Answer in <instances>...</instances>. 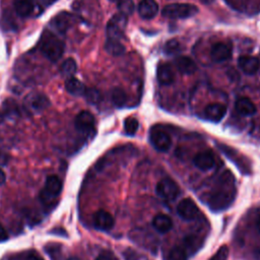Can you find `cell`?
I'll return each mask as SVG.
<instances>
[{
    "label": "cell",
    "mask_w": 260,
    "mask_h": 260,
    "mask_svg": "<svg viewBox=\"0 0 260 260\" xmlns=\"http://www.w3.org/2000/svg\"><path fill=\"white\" fill-rule=\"evenodd\" d=\"M236 110L242 116H252L256 113V107L254 103L248 98H240L236 102Z\"/></svg>",
    "instance_id": "obj_21"
},
{
    "label": "cell",
    "mask_w": 260,
    "mask_h": 260,
    "mask_svg": "<svg viewBox=\"0 0 260 260\" xmlns=\"http://www.w3.org/2000/svg\"><path fill=\"white\" fill-rule=\"evenodd\" d=\"M46 253L50 256L52 260H64L63 258V249L60 245L56 244H48L45 247Z\"/></svg>",
    "instance_id": "obj_27"
},
{
    "label": "cell",
    "mask_w": 260,
    "mask_h": 260,
    "mask_svg": "<svg viewBox=\"0 0 260 260\" xmlns=\"http://www.w3.org/2000/svg\"><path fill=\"white\" fill-rule=\"evenodd\" d=\"M158 12V4L155 0H141L138 4V13L143 19H151Z\"/></svg>",
    "instance_id": "obj_15"
},
{
    "label": "cell",
    "mask_w": 260,
    "mask_h": 260,
    "mask_svg": "<svg viewBox=\"0 0 260 260\" xmlns=\"http://www.w3.org/2000/svg\"><path fill=\"white\" fill-rule=\"evenodd\" d=\"M168 259L169 260H187L188 253L183 246H175L170 250Z\"/></svg>",
    "instance_id": "obj_28"
},
{
    "label": "cell",
    "mask_w": 260,
    "mask_h": 260,
    "mask_svg": "<svg viewBox=\"0 0 260 260\" xmlns=\"http://www.w3.org/2000/svg\"><path fill=\"white\" fill-rule=\"evenodd\" d=\"M156 76H157V80L160 84L169 85V84L173 83V81L175 79V73H174L173 67L167 63L159 64L157 67Z\"/></svg>",
    "instance_id": "obj_18"
},
{
    "label": "cell",
    "mask_w": 260,
    "mask_h": 260,
    "mask_svg": "<svg viewBox=\"0 0 260 260\" xmlns=\"http://www.w3.org/2000/svg\"><path fill=\"white\" fill-rule=\"evenodd\" d=\"M62 191V182L55 176H49L45 182V186L40 192V200L45 205H50L59 196Z\"/></svg>",
    "instance_id": "obj_4"
},
{
    "label": "cell",
    "mask_w": 260,
    "mask_h": 260,
    "mask_svg": "<svg viewBox=\"0 0 260 260\" xmlns=\"http://www.w3.org/2000/svg\"><path fill=\"white\" fill-rule=\"evenodd\" d=\"M152 225L153 228L161 234L168 233L173 228V221L170 216L164 213L156 214L152 219Z\"/></svg>",
    "instance_id": "obj_22"
},
{
    "label": "cell",
    "mask_w": 260,
    "mask_h": 260,
    "mask_svg": "<svg viewBox=\"0 0 260 260\" xmlns=\"http://www.w3.org/2000/svg\"><path fill=\"white\" fill-rule=\"evenodd\" d=\"M254 257L257 259V260H260V248L256 249L254 251Z\"/></svg>",
    "instance_id": "obj_40"
},
{
    "label": "cell",
    "mask_w": 260,
    "mask_h": 260,
    "mask_svg": "<svg viewBox=\"0 0 260 260\" xmlns=\"http://www.w3.org/2000/svg\"><path fill=\"white\" fill-rule=\"evenodd\" d=\"M236 197L234 176L230 171L223 172L215 187L208 193L207 205L213 211H221L231 206Z\"/></svg>",
    "instance_id": "obj_1"
},
{
    "label": "cell",
    "mask_w": 260,
    "mask_h": 260,
    "mask_svg": "<svg viewBox=\"0 0 260 260\" xmlns=\"http://www.w3.org/2000/svg\"><path fill=\"white\" fill-rule=\"evenodd\" d=\"M93 224L96 229L102 231L111 230L114 225V217L112 214L106 210H99L93 214Z\"/></svg>",
    "instance_id": "obj_12"
},
{
    "label": "cell",
    "mask_w": 260,
    "mask_h": 260,
    "mask_svg": "<svg viewBox=\"0 0 260 260\" xmlns=\"http://www.w3.org/2000/svg\"><path fill=\"white\" fill-rule=\"evenodd\" d=\"M127 24V16L122 13L115 14L107 24V35L110 40L119 41L124 34V29Z\"/></svg>",
    "instance_id": "obj_6"
},
{
    "label": "cell",
    "mask_w": 260,
    "mask_h": 260,
    "mask_svg": "<svg viewBox=\"0 0 260 260\" xmlns=\"http://www.w3.org/2000/svg\"><path fill=\"white\" fill-rule=\"evenodd\" d=\"M8 239V234L5 230V228L0 223V242L6 241Z\"/></svg>",
    "instance_id": "obj_37"
},
{
    "label": "cell",
    "mask_w": 260,
    "mask_h": 260,
    "mask_svg": "<svg viewBox=\"0 0 260 260\" xmlns=\"http://www.w3.org/2000/svg\"><path fill=\"white\" fill-rule=\"evenodd\" d=\"M198 12V7L190 3H172L165 6L161 10V14L168 18H187L195 15Z\"/></svg>",
    "instance_id": "obj_3"
},
{
    "label": "cell",
    "mask_w": 260,
    "mask_h": 260,
    "mask_svg": "<svg viewBox=\"0 0 260 260\" xmlns=\"http://www.w3.org/2000/svg\"><path fill=\"white\" fill-rule=\"evenodd\" d=\"M181 50V44L177 40H170L166 43L164 51L166 54L173 55L178 53Z\"/></svg>",
    "instance_id": "obj_32"
},
{
    "label": "cell",
    "mask_w": 260,
    "mask_h": 260,
    "mask_svg": "<svg viewBox=\"0 0 260 260\" xmlns=\"http://www.w3.org/2000/svg\"><path fill=\"white\" fill-rule=\"evenodd\" d=\"M8 160L7 154L0 148V165H5Z\"/></svg>",
    "instance_id": "obj_38"
},
{
    "label": "cell",
    "mask_w": 260,
    "mask_h": 260,
    "mask_svg": "<svg viewBox=\"0 0 260 260\" xmlns=\"http://www.w3.org/2000/svg\"><path fill=\"white\" fill-rule=\"evenodd\" d=\"M256 226H257V230H258V232L260 233V212L258 213V216H257V220H256Z\"/></svg>",
    "instance_id": "obj_41"
},
{
    "label": "cell",
    "mask_w": 260,
    "mask_h": 260,
    "mask_svg": "<svg viewBox=\"0 0 260 260\" xmlns=\"http://www.w3.org/2000/svg\"><path fill=\"white\" fill-rule=\"evenodd\" d=\"M201 240L196 235H187L184 239V248L187 251H191V253H195L201 246Z\"/></svg>",
    "instance_id": "obj_26"
},
{
    "label": "cell",
    "mask_w": 260,
    "mask_h": 260,
    "mask_svg": "<svg viewBox=\"0 0 260 260\" xmlns=\"http://www.w3.org/2000/svg\"><path fill=\"white\" fill-rule=\"evenodd\" d=\"M13 8L20 17H28L35 10V3L32 0H13Z\"/></svg>",
    "instance_id": "obj_19"
},
{
    "label": "cell",
    "mask_w": 260,
    "mask_h": 260,
    "mask_svg": "<svg viewBox=\"0 0 260 260\" xmlns=\"http://www.w3.org/2000/svg\"><path fill=\"white\" fill-rule=\"evenodd\" d=\"M176 68L183 74H192L197 70L196 63L189 57L180 56L175 60Z\"/></svg>",
    "instance_id": "obj_20"
},
{
    "label": "cell",
    "mask_w": 260,
    "mask_h": 260,
    "mask_svg": "<svg viewBox=\"0 0 260 260\" xmlns=\"http://www.w3.org/2000/svg\"><path fill=\"white\" fill-rule=\"evenodd\" d=\"M40 49L47 59L56 62L63 55L64 43L52 31L45 30L41 37Z\"/></svg>",
    "instance_id": "obj_2"
},
{
    "label": "cell",
    "mask_w": 260,
    "mask_h": 260,
    "mask_svg": "<svg viewBox=\"0 0 260 260\" xmlns=\"http://www.w3.org/2000/svg\"><path fill=\"white\" fill-rule=\"evenodd\" d=\"M77 69V65L74 59L72 58H67L60 66V72L62 74V76L66 77V78H70L73 77V75L75 74Z\"/></svg>",
    "instance_id": "obj_24"
},
{
    "label": "cell",
    "mask_w": 260,
    "mask_h": 260,
    "mask_svg": "<svg viewBox=\"0 0 260 260\" xmlns=\"http://www.w3.org/2000/svg\"><path fill=\"white\" fill-rule=\"evenodd\" d=\"M74 125L79 133L88 135L94 129V117L88 111H82L76 116Z\"/></svg>",
    "instance_id": "obj_9"
},
{
    "label": "cell",
    "mask_w": 260,
    "mask_h": 260,
    "mask_svg": "<svg viewBox=\"0 0 260 260\" xmlns=\"http://www.w3.org/2000/svg\"><path fill=\"white\" fill-rule=\"evenodd\" d=\"M6 180V176H5V173L0 169V185H2Z\"/></svg>",
    "instance_id": "obj_39"
},
{
    "label": "cell",
    "mask_w": 260,
    "mask_h": 260,
    "mask_svg": "<svg viewBox=\"0 0 260 260\" xmlns=\"http://www.w3.org/2000/svg\"><path fill=\"white\" fill-rule=\"evenodd\" d=\"M73 20H74V17L72 14H70L69 12L62 11L52 19L51 25L55 29H57L59 32L65 34L69 29V27L73 24Z\"/></svg>",
    "instance_id": "obj_11"
},
{
    "label": "cell",
    "mask_w": 260,
    "mask_h": 260,
    "mask_svg": "<svg viewBox=\"0 0 260 260\" xmlns=\"http://www.w3.org/2000/svg\"><path fill=\"white\" fill-rule=\"evenodd\" d=\"M48 98L39 92H31L23 100V108L28 114H38L49 106Z\"/></svg>",
    "instance_id": "obj_5"
},
{
    "label": "cell",
    "mask_w": 260,
    "mask_h": 260,
    "mask_svg": "<svg viewBox=\"0 0 260 260\" xmlns=\"http://www.w3.org/2000/svg\"><path fill=\"white\" fill-rule=\"evenodd\" d=\"M138 126H139V123L135 118L129 117L124 121V129L128 135L135 134L136 131L138 130Z\"/></svg>",
    "instance_id": "obj_31"
},
{
    "label": "cell",
    "mask_w": 260,
    "mask_h": 260,
    "mask_svg": "<svg viewBox=\"0 0 260 260\" xmlns=\"http://www.w3.org/2000/svg\"><path fill=\"white\" fill-rule=\"evenodd\" d=\"M155 191L159 197L166 200H173L179 195L180 189L175 181L170 178H165L157 183Z\"/></svg>",
    "instance_id": "obj_7"
},
{
    "label": "cell",
    "mask_w": 260,
    "mask_h": 260,
    "mask_svg": "<svg viewBox=\"0 0 260 260\" xmlns=\"http://www.w3.org/2000/svg\"><path fill=\"white\" fill-rule=\"evenodd\" d=\"M194 165L201 171H208L215 165L214 155L210 151H201L193 158Z\"/></svg>",
    "instance_id": "obj_14"
},
{
    "label": "cell",
    "mask_w": 260,
    "mask_h": 260,
    "mask_svg": "<svg viewBox=\"0 0 260 260\" xmlns=\"http://www.w3.org/2000/svg\"><path fill=\"white\" fill-rule=\"evenodd\" d=\"M112 102L116 107H123L127 102L126 92L121 88H115L112 91Z\"/></svg>",
    "instance_id": "obj_29"
},
{
    "label": "cell",
    "mask_w": 260,
    "mask_h": 260,
    "mask_svg": "<svg viewBox=\"0 0 260 260\" xmlns=\"http://www.w3.org/2000/svg\"><path fill=\"white\" fill-rule=\"evenodd\" d=\"M210 56L215 62H223L232 57V48L225 43H216L211 47Z\"/></svg>",
    "instance_id": "obj_13"
},
{
    "label": "cell",
    "mask_w": 260,
    "mask_h": 260,
    "mask_svg": "<svg viewBox=\"0 0 260 260\" xmlns=\"http://www.w3.org/2000/svg\"><path fill=\"white\" fill-rule=\"evenodd\" d=\"M84 95H85L87 102L90 104H98L101 100V93L94 88L86 89L84 92Z\"/></svg>",
    "instance_id": "obj_33"
},
{
    "label": "cell",
    "mask_w": 260,
    "mask_h": 260,
    "mask_svg": "<svg viewBox=\"0 0 260 260\" xmlns=\"http://www.w3.org/2000/svg\"><path fill=\"white\" fill-rule=\"evenodd\" d=\"M95 260H116V258L109 252H103L96 257Z\"/></svg>",
    "instance_id": "obj_36"
},
{
    "label": "cell",
    "mask_w": 260,
    "mask_h": 260,
    "mask_svg": "<svg viewBox=\"0 0 260 260\" xmlns=\"http://www.w3.org/2000/svg\"><path fill=\"white\" fill-rule=\"evenodd\" d=\"M21 260H43L36 251H28L21 255Z\"/></svg>",
    "instance_id": "obj_35"
},
{
    "label": "cell",
    "mask_w": 260,
    "mask_h": 260,
    "mask_svg": "<svg viewBox=\"0 0 260 260\" xmlns=\"http://www.w3.org/2000/svg\"><path fill=\"white\" fill-rule=\"evenodd\" d=\"M177 212L181 218L185 220H193L198 216L199 208L192 199L185 198L179 202Z\"/></svg>",
    "instance_id": "obj_10"
},
{
    "label": "cell",
    "mask_w": 260,
    "mask_h": 260,
    "mask_svg": "<svg viewBox=\"0 0 260 260\" xmlns=\"http://www.w3.org/2000/svg\"><path fill=\"white\" fill-rule=\"evenodd\" d=\"M149 138L152 146L158 151L165 152V151H168L171 147V144H172L171 137L166 131L161 129L153 128L150 131Z\"/></svg>",
    "instance_id": "obj_8"
},
{
    "label": "cell",
    "mask_w": 260,
    "mask_h": 260,
    "mask_svg": "<svg viewBox=\"0 0 260 260\" xmlns=\"http://www.w3.org/2000/svg\"><path fill=\"white\" fill-rule=\"evenodd\" d=\"M205 116L212 122H219L226 114V108L221 104H210L204 110Z\"/></svg>",
    "instance_id": "obj_17"
},
{
    "label": "cell",
    "mask_w": 260,
    "mask_h": 260,
    "mask_svg": "<svg viewBox=\"0 0 260 260\" xmlns=\"http://www.w3.org/2000/svg\"><path fill=\"white\" fill-rule=\"evenodd\" d=\"M117 7L125 16L131 15L134 11V3L132 0H117Z\"/></svg>",
    "instance_id": "obj_30"
},
{
    "label": "cell",
    "mask_w": 260,
    "mask_h": 260,
    "mask_svg": "<svg viewBox=\"0 0 260 260\" xmlns=\"http://www.w3.org/2000/svg\"><path fill=\"white\" fill-rule=\"evenodd\" d=\"M65 88L69 93L73 95H82L86 90L84 84L74 77H70L66 79Z\"/></svg>",
    "instance_id": "obj_23"
},
{
    "label": "cell",
    "mask_w": 260,
    "mask_h": 260,
    "mask_svg": "<svg viewBox=\"0 0 260 260\" xmlns=\"http://www.w3.org/2000/svg\"><path fill=\"white\" fill-rule=\"evenodd\" d=\"M105 50L113 56H120L125 52L124 46L119 41L110 39H108L105 44Z\"/></svg>",
    "instance_id": "obj_25"
},
{
    "label": "cell",
    "mask_w": 260,
    "mask_h": 260,
    "mask_svg": "<svg viewBox=\"0 0 260 260\" xmlns=\"http://www.w3.org/2000/svg\"><path fill=\"white\" fill-rule=\"evenodd\" d=\"M229 252L228 246H221L209 260H226L229 257Z\"/></svg>",
    "instance_id": "obj_34"
},
{
    "label": "cell",
    "mask_w": 260,
    "mask_h": 260,
    "mask_svg": "<svg viewBox=\"0 0 260 260\" xmlns=\"http://www.w3.org/2000/svg\"><path fill=\"white\" fill-rule=\"evenodd\" d=\"M238 65L244 73L252 75L258 71L260 62L256 57L253 56H241L238 59Z\"/></svg>",
    "instance_id": "obj_16"
}]
</instances>
